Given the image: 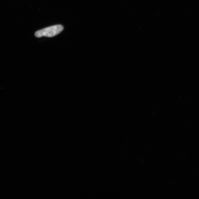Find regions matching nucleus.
Instances as JSON below:
<instances>
[{"label": "nucleus", "mask_w": 199, "mask_h": 199, "mask_svg": "<svg viewBox=\"0 0 199 199\" xmlns=\"http://www.w3.org/2000/svg\"><path fill=\"white\" fill-rule=\"evenodd\" d=\"M64 27L61 25H56L44 28L36 32V37H52L57 35L63 31Z\"/></svg>", "instance_id": "f257e3e1"}]
</instances>
